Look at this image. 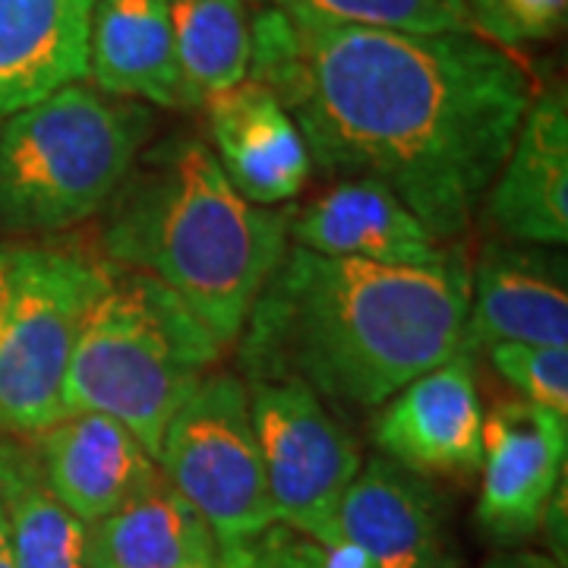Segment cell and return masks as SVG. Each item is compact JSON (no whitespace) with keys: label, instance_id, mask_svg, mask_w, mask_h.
I'll return each mask as SVG.
<instances>
[{"label":"cell","instance_id":"7402d4cb","mask_svg":"<svg viewBox=\"0 0 568 568\" xmlns=\"http://www.w3.org/2000/svg\"><path fill=\"white\" fill-rule=\"evenodd\" d=\"M297 20L388 32H474L465 0H260Z\"/></svg>","mask_w":568,"mask_h":568},{"label":"cell","instance_id":"4fadbf2b","mask_svg":"<svg viewBox=\"0 0 568 568\" xmlns=\"http://www.w3.org/2000/svg\"><path fill=\"white\" fill-rule=\"evenodd\" d=\"M484 203L493 224L515 244L566 246L568 99L562 85L534 92Z\"/></svg>","mask_w":568,"mask_h":568},{"label":"cell","instance_id":"2e32d148","mask_svg":"<svg viewBox=\"0 0 568 568\" xmlns=\"http://www.w3.org/2000/svg\"><path fill=\"white\" fill-rule=\"evenodd\" d=\"M287 241L323 256L379 265H429L446 250L388 186L338 181L291 212Z\"/></svg>","mask_w":568,"mask_h":568},{"label":"cell","instance_id":"277c9868","mask_svg":"<svg viewBox=\"0 0 568 568\" xmlns=\"http://www.w3.org/2000/svg\"><path fill=\"white\" fill-rule=\"evenodd\" d=\"M222 351L171 287L108 263V282L82 323L63 379V414H104L155 458L168 424Z\"/></svg>","mask_w":568,"mask_h":568},{"label":"cell","instance_id":"44dd1931","mask_svg":"<svg viewBox=\"0 0 568 568\" xmlns=\"http://www.w3.org/2000/svg\"><path fill=\"white\" fill-rule=\"evenodd\" d=\"M181 70V108H203L212 95L246 80V0H168Z\"/></svg>","mask_w":568,"mask_h":568},{"label":"cell","instance_id":"9c48e42d","mask_svg":"<svg viewBox=\"0 0 568 568\" xmlns=\"http://www.w3.org/2000/svg\"><path fill=\"white\" fill-rule=\"evenodd\" d=\"M568 417L530 402H503L484 420L477 525L511 547L540 530L544 511L566 484Z\"/></svg>","mask_w":568,"mask_h":568},{"label":"cell","instance_id":"d6986e66","mask_svg":"<svg viewBox=\"0 0 568 568\" xmlns=\"http://www.w3.org/2000/svg\"><path fill=\"white\" fill-rule=\"evenodd\" d=\"M89 77L104 95L181 108L168 0H99L92 13Z\"/></svg>","mask_w":568,"mask_h":568},{"label":"cell","instance_id":"d4e9b609","mask_svg":"<svg viewBox=\"0 0 568 568\" xmlns=\"http://www.w3.org/2000/svg\"><path fill=\"white\" fill-rule=\"evenodd\" d=\"M480 568H566L562 562H556L552 556L544 552H528V549H518V552H499L493 556L489 562Z\"/></svg>","mask_w":568,"mask_h":568},{"label":"cell","instance_id":"9a60e30c","mask_svg":"<svg viewBox=\"0 0 568 568\" xmlns=\"http://www.w3.org/2000/svg\"><path fill=\"white\" fill-rule=\"evenodd\" d=\"M29 448L51 493L85 525L123 506L159 470L126 426L95 410L63 414Z\"/></svg>","mask_w":568,"mask_h":568},{"label":"cell","instance_id":"7c38bea8","mask_svg":"<svg viewBox=\"0 0 568 568\" xmlns=\"http://www.w3.org/2000/svg\"><path fill=\"white\" fill-rule=\"evenodd\" d=\"M203 111L209 149L246 203L275 209L304 190L313 171L304 133L265 85L237 82L212 95Z\"/></svg>","mask_w":568,"mask_h":568},{"label":"cell","instance_id":"6da1fadb","mask_svg":"<svg viewBox=\"0 0 568 568\" xmlns=\"http://www.w3.org/2000/svg\"><path fill=\"white\" fill-rule=\"evenodd\" d=\"M246 80L304 133L325 178L388 186L443 244L470 227L534 99L528 70L477 32L250 20Z\"/></svg>","mask_w":568,"mask_h":568},{"label":"cell","instance_id":"ffe728a7","mask_svg":"<svg viewBox=\"0 0 568 568\" xmlns=\"http://www.w3.org/2000/svg\"><path fill=\"white\" fill-rule=\"evenodd\" d=\"M0 518L13 568H85L89 525L51 493L32 448L0 436Z\"/></svg>","mask_w":568,"mask_h":568},{"label":"cell","instance_id":"52a82bcc","mask_svg":"<svg viewBox=\"0 0 568 568\" xmlns=\"http://www.w3.org/2000/svg\"><path fill=\"white\" fill-rule=\"evenodd\" d=\"M155 465L215 530L222 556L278 521L237 373L205 376L164 429Z\"/></svg>","mask_w":568,"mask_h":568},{"label":"cell","instance_id":"7a4b0ae2","mask_svg":"<svg viewBox=\"0 0 568 568\" xmlns=\"http://www.w3.org/2000/svg\"><path fill=\"white\" fill-rule=\"evenodd\" d=\"M470 265H379L287 246L246 316V383H304L345 410L383 407L462 351Z\"/></svg>","mask_w":568,"mask_h":568},{"label":"cell","instance_id":"484cf974","mask_svg":"<svg viewBox=\"0 0 568 568\" xmlns=\"http://www.w3.org/2000/svg\"><path fill=\"white\" fill-rule=\"evenodd\" d=\"M0 568H13L10 547H7V534H3V518H0Z\"/></svg>","mask_w":568,"mask_h":568},{"label":"cell","instance_id":"8fae6325","mask_svg":"<svg viewBox=\"0 0 568 568\" xmlns=\"http://www.w3.org/2000/svg\"><path fill=\"white\" fill-rule=\"evenodd\" d=\"M506 342L568 347V272L556 246L489 244L474 265L462 347Z\"/></svg>","mask_w":568,"mask_h":568},{"label":"cell","instance_id":"3957f363","mask_svg":"<svg viewBox=\"0 0 568 568\" xmlns=\"http://www.w3.org/2000/svg\"><path fill=\"white\" fill-rule=\"evenodd\" d=\"M294 205L246 203L209 142L171 133L142 149L104 205V263L159 278L222 347H234L287 250Z\"/></svg>","mask_w":568,"mask_h":568},{"label":"cell","instance_id":"603a6c76","mask_svg":"<svg viewBox=\"0 0 568 568\" xmlns=\"http://www.w3.org/2000/svg\"><path fill=\"white\" fill-rule=\"evenodd\" d=\"M487 351L496 373L521 395V402L568 417V347L506 342Z\"/></svg>","mask_w":568,"mask_h":568},{"label":"cell","instance_id":"4316f807","mask_svg":"<svg viewBox=\"0 0 568 568\" xmlns=\"http://www.w3.org/2000/svg\"><path fill=\"white\" fill-rule=\"evenodd\" d=\"M420 568H458V562L452 556H439V559H433V562H426Z\"/></svg>","mask_w":568,"mask_h":568},{"label":"cell","instance_id":"ba28073f","mask_svg":"<svg viewBox=\"0 0 568 568\" xmlns=\"http://www.w3.org/2000/svg\"><path fill=\"white\" fill-rule=\"evenodd\" d=\"M265 484L284 528L332 544L335 511L361 470V452L304 383H246Z\"/></svg>","mask_w":568,"mask_h":568},{"label":"cell","instance_id":"ac0fdd59","mask_svg":"<svg viewBox=\"0 0 568 568\" xmlns=\"http://www.w3.org/2000/svg\"><path fill=\"white\" fill-rule=\"evenodd\" d=\"M85 568H224L222 544L155 470L123 506L89 525Z\"/></svg>","mask_w":568,"mask_h":568},{"label":"cell","instance_id":"30bf717a","mask_svg":"<svg viewBox=\"0 0 568 568\" xmlns=\"http://www.w3.org/2000/svg\"><path fill=\"white\" fill-rule=\"evenodd\" d=\"M484 420L474 354L462 347L388 398L373 439L386 458L424 477L458 474L480 467Z\"/></svg>","mask_w":568,"mask_h":568},{"label":"cell","instance_id":"8992f818","mask_svg":"<svg viewBox=\"0 0 568 568\" xmlns=\"http://www.w3.org/2000/svg\"><path fill=\"white\" fill-rule=\"evenodd\" d=\"M108 263L51 244L0 246V436L63 417V379Z\"/></svg>","mask_w":568,"mask_h":568},{"label":"cell","instance_id":"5b68a950","mask_svg":"<svg viewBox=\"0 0 568 568\" xmlns=\"http://www.w3.org/2000/svg\"><path fill=\"white\" fill-rule=\"evenodd\" d=\"M152 108L73 82L0 123V234L39 237L95 219L149 145Z\"/></svg>","mask_w":568,"mask_h":568},{"label":"cell","instance_id":"e0dca14e","mask_svg":"<svg viewBox=\"0 0 568 568\" xmlns=\"http://www.w3.org/2000/svg\"><path fill=\"white\" fill-rule=\"evenodd\" d=\"M99 0H0V121L89 77Z\"/></svg>","mask_w":568,"mask_h":568},{"label":"cell","instance_id":"5bb4252c","mask_svg":"<svg viewBox=\"0 0 568 568\" xmlns=\"http://www.w3.org/2000/svg\"><path fill=\"white\" fill-rule=\"evenodd\" d=\"M443 528V499L424 474L376 455L345 489L332 540L361 549L376 568H420L446 556Z\"/></svg>","mask_w":568,"mask_h":568},{"label":"cell","instance_id":"cb8c5ba5","mask_svg":"<svg viewBox=\"0 0 568 568\" xmlns=\"http://www.w3.org/2000/svg\"><path fill=\"white\" fill-rule=\"evenodd\" d=\"M470 26L499 48L556 39L566 29L568 0H465Z\"/></svg>","mask_w":568,"mask_h":568}]
</instances>
